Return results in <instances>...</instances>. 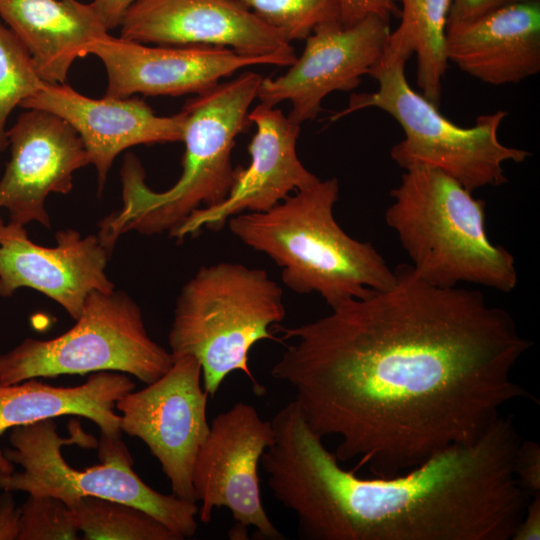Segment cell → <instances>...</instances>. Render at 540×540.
<instances>
[{
    "label": "cell",
    "mask_w": 540,
    "mask_h": 540,
    "mask_svg": "<svg viewBox=\"0 0 540 540\" xmlns=\"http://www.w3.org/2000/svg\"><path fill=\"white\" fill-rule=\"evenodd\" d=\"M540 539V494L531 497L511 540Z\"/></svg>",
    "instance_id": "4dcf8cb0"
},
{
    "label": "cell",
    "mask_w": 540,
    "mask_h": 540,
    "mask_svg": "<svg viewBox=\"0 0 540 540\" xmlns=\"http://www.w3.org/2000/svg\"><path fill=\"white\" fill-rule=\"evenodd\" d=\"M192 355L173 356L169 370L139 391H130L115 408L121 432L142 440L159 461L172 493L196 503L192 484L197 453L209 433L208 394Z\"/></svg>",
    "instance_id": "8fae6325"
},
{
    "label": "cell",
    "mask_w": 540,
    "mask_h": 540,
    "mask_svg": "<svg viewBox=\"0 0 540 540\" xmlns=\"http://www.w3.org/2000/svg\"><path fill=\"white\" fill-rule=\"evenodd\" d=\"M55 238L56 246L46 247L32 242L24 225L9 221L0 227V296L31 288L76 320L91 293L115 289L105 272L110 253L98 235L82 237L67 228Z\"/></svg>",
    "instance_id": "9a60e30c"
},
{
    "label": "cell",
    "mask_w": 540,
    "mask_h": 540,
    "mask_svg": "<svg viewBox=\"0 0 540 540\" xmlns=\"http://www.w3.org/2000/svg\"><path fill=\"white\" fill-rule=\"evenodd\" d=\"M405 64L381 59L370 74L378 81V89L351 94L348 106L332 115L330 122L363 109H380L404 131V139L390 151L392 160L401 168L427 165L439 169L471 192L505 184L503 164L521 163L530 156L528 151L500 141L498 131L507 112L480 115L473 126L460 127L411 88Z\"/></svg>",
    "instance_id": "52a82bcc"
},
{
    "label": "cell",
    "mask_w": 540,
    "mask_h": 540,
    "mask_svg": "<svg viewBox=\"0 0 540 540\" xmlns=\"http://www.w3.org/2000/svg\"><path fill=\"white\" fill-rule=\"evenodd\" d=\"M68 507L85 540H180L152 515L123 502L83 496Z\"/></svg>",
    "instance_id": "603a6c76"
},
{
    "label": "cell",
    "mask_w": 540,
    "mask_h": 540,
    "mask_svg": "<svg viewBox=\"0 0 540 540\" xmlns=\"http://www.w3.org/2000/svg\"><path fill=\"white\" fill-rule=\"evenodd\" d=\"M273 442L272 422L250 404L237 402L213 418L192 475L200 522L209 523L215 508L226 507L235 522L231 539H247L250 527L260 538L285 539L264 509L259 485L258 465Z\"/></svg>",
    "instance_id": "30bf717a"
},
{
    "label": "cell",
    "mask_w": 540,
    "mask_h": 540,
    "mask_svg": "<svg viewBox=\"0 0 540 540\" xmlns=\"http://www.w3.org/2000/svg\"><path fill=\"white\" fill-rule=\"evenodd\" d=\"M89 54L97 56L107 73L104 97L133 94L178 96L203 93L243 67L257 64L284 66L273 57H252L230 48L205 45L147 46L108 34Z\"/></svg>",
    "instance_id": "2e32d148"
},
{
    "label": "cell",
    "mask_w": 540,
    "mask_h": 540,
    "mask_svg": "<svg viewBox=\"0 0 540 540\" xmlns=\"http://www.w3.org/2000/svg\"><path fill=\"white\" fill-rule=\"evenodd\" d=\"M172 363V354L147 333L142 311L131 296L116 289L95 291L65 333L49 340L26 338L1 353L0 383L115 371L150 384Z\"/></svg>",
    "instance_id": "9c48e42d"
},
{
    "label": "cell",
    "mask_w": 540,
    "mask_h": 540,
    "mask_svg": "<svg viewBox=\"0 0 540 540\" xmlns=\"http://www.w3.org/2000/svg\"><path fill=\"white\" fill-rule=\"evenodd\" d=\"M291 43L324 22L340 21L337 0H237Z\"/></svg>",
    "instance_id": "d4e9b609"
},
{
    "label": "cell",
    "mask_w": 540,
    "mask_h": 540,
    "mask_svg": "<svg viewBox=\"0 0 540 540\" xmlns=\"http://www.w3.org/2000/svg\"><path fill=\"white\" fill-rule=\"evenodd\" d=\"M395 283L280 327L271 376L290 386L310 428L339 439V462L376 477L478 439L505 405L532 398L512 379L531 342L478 290L441 288L411 265Z\"/></svg>",
    "instance_id": "6da1fadb"
},
{
    "label": "cell",
    "mask_w": 540,
    "mask_h": 540,
    "mask_svg": "<svg viewBox=\"0 0 540 540\" xmlns=\"http://www.w3.org/2000/svg\"><path fill=\"white\" fill-rule=\"evenodd\" d=\"M75 432L69 438L60 437L52 419L12 428L9 434L12 448L5 449L3 454L22 470L0 473V489L53 496L67 506L83 496L119 501L149 513L180 540L195 535L196 503L148 486L133 470V459L121 438L101 435L98 453L101 464L84 470L70 466L62 454L64 445L96 446L93 437Z\"/></svg>",
    "instance_id": "ba28073f"
},
{
    "label": "cell",
    "mask_w": 540,
    "mask_h": 540,
    "mask_svg": "<svg viewBox=\"0 0 540 540\" xmlns=\"http://www.w3.org/2000/svg\"><path fill=\"white\" fill-rule=\"evenodd\" d=\"M135 388L122 372L92 373L85 383L55 387L36 378L20 383H0V436L7 430L60 416H80L96 424L101 435L121 438L120 416L114 412L117 400ZM0 451V473L13 471Z\"/></svg>",
    "instance_id": "44dd1931"
},
{
    "label": "cell",
    "mask_w": 540,
    "mask_h": 540,
    "mask_svg": "<svg viewBox=\"0 0 540 540\" xmlns=\"http://www.w3.org/2000/svg\"><path fill=\"white\" fill-rule=\"evenodd\" d=\"M10 159L0 179V208L10 221L37 222L50 227L46 199L68 194L73 173L90 164L74 128L61 117L41 109H26L7 130Z\"/></svg>",
    "instance_id": "5bb4252c"
},
{
    "label": "cell",
    "mask_w": 540,
    "mask_h": 540,
    "mask_svg": "<svg viewBox=\"0 0 540 540\" xmlns=\"http://www.w3.org/2000/svg\"><path fill=\"white\" fill-rule=\"evenodd\" d=\"M3 224H4V222H3V220H2V218H1V216H0V227H1Z\"/></svg>",
    "instance_id": "d6a6232c"
},
{
    "label": "cell",
    "mask_w": 540,
    "mask_h": 540,
    "mask_svg": "<svg viewBox=\"0 0 540 540\" xmlns=\"http://www.w3.org/2000/svg\"><path fill=\"white\" fill-rule=\"evenodd\" d=\"M512 469L517 484L529 498L540 494V446L536 441H520Z\"/></svg>",
    "instance_id": "4316f807"
},
{
    "label": "cell",
    "mask_w": 540,
    "mask_h": 540,
    "mask_svg": "<svg viewBox=\"0 0 540 540\" xmlns=\"http://www.w3.org/2000/svg\"><path fill=\"white\" fill-rule=\"evenodd\" d=\"M20 107L51 112L74 128L90 164L96 168L99 193L113 161L125 149L183 139L185 116L182 111L173 116H157L137 97L94 99L65 83H45Z\"/></svg>",
    "instance_id": "ac0fdd59"
},
{
    "label": "cell",
    "mask_w": 540,
    "mask_h": 540,
    "mask_svg": "<svg viewBox=\"0 0 540 540\" xmlns=\"http://www.w3.org/2000/svg\"><path fill=\"white\" fill-rule=\"evenodd\" d=\"M400 1V24L390 32L382 60L406 63L414 54L422 95L439 108L447 68L445 32L453 0Z\"/></svg>",
    "instance_id": "7402d4cb"
},
{
    "label": "cell",
    "mask_w": 540,
    "mask_h": 540,
    "mask_svg": "<svg viewBox=\"0 0 540 540\" xmlns=\"http://www.w3.org/2000/svg\"><path fill=\"white\" fill-rule=\"evenodd\" d=\"M44 84L27 49L0 22V155L8 147L6 124L10 113Z\"/></svg>",
    "instance_id": "cb8c5ba5"
},
{
    "label": "cell",
    "mask_w": 540,
    "mask_h": 540,
    "mask_svg": "<svg viewBox=\"0 0 540 540\" xmlns=\"http://www.w3.org/2000/svg\"><path fill=\"white\" fill-rule=\"evenodd\" d=\"M390 192L385 213L426 283L456 287L466 282L509 293L517 285L514 256L493 244L486 232V204L443 171L414 165Z\"/></svg>",
    "instance_id": "5b68a950"
},
{
    "label": "cell",
    "mask_w": 540,
    "mask_h": 540,
    "mask_svg": "<svg viewBox=\"0 0 540 540\" xmlns=\"http://www.w3.org/2000/svg\"><path fill=\"white\" fill-rule=\"evenodd\" d=\"M121 37L159 46L205 45L290 66L294 49L284 36L237 0H136L126 11Z\"/></svg>",
    "instance_id": "4fadbf2b"
},
{
    "label": "cell",
    "mask_w": 540,
    "mask_h": 540,
    "mask_svg": "<svg viewBox=\"0 0 540 540\" xmlns=\"http://www.w3.org/2000/svg\"><path fill=\"white\" fill-rule=\"evenodd\" d=\"M447 61L484 83L515 84L540 71V2L505 6L448 24Z\"/></svg>",
    "instance_id": "d6986e66"
},
{
    "label": "cell",
    "mask_w": 540,
    "mask_h": 540,
    "mask_svg": "<svg viewBox=\"0 0 540 540\" xmlns=\"http://www.w3.org/2000/svg\"><path fill=\"white\" fill-rule=\"evenodd\" d=\"M337 3L344 27L353 26L370 15L389 22L391 16L400 13L393 0H337Z\"/></svg>",
    "instance_id": "83f0119b"
},
{
    "label": "cell",
    "mask_w": 540,
    "mask_h": 540,
    "mask_svg": "<svg viewBox=\"0 0 540 540\" xmlns=\"http://www.w3.org/2000/svg\"><path fill=\"white\" fill-rule=\"evenodd\" d=\"M262 79L258 73L243 72L183 106V170L168 190H151L139 160L127 155L121 169L123 205L99 223L98 237L110 253L117 239L129 231L171 235L192 212L228 196L236 172L231 153L236 137L251 123L249 107Z\"/></svg>",
    "instance_id": "3957f363"
},
{
    "label": "cell",
    "mask_w": 540,
    "mask_h": 540,
    "mask_svg": "<svg viewBox=\"0 0 540 540\" xmlns=\"http://www.w3.org/2000/svg\"><path fill=\"white\" fill-rule=\"evenodd\" d=\"M0 18L49 84L65 83L73 62L109 34L90 3L77 0H0Z\"/></svg>",
    "instance_id": "ffe728a7"
},
{
    "label": "cell",
    "mask_w": 540,
    "mask_h": 540,
    "mask_svg": "<svg viewBox=\"0 0 540 540\" xmlns=\"http://www.w3.org/2000/svg\"><path fill=\"white\" fill-rule=\"evenodd\" d=\"M390 32L389 22L374 15L350 27L340 21L321 23L285 74L262 79L257 98L270 107L289 101L288 118L299 125L312 120L327 95L351 91L363 75L371 74L384 55Z\"/></svg>",
    "instance_id": "7c38bea8"
},
{
    "label": "cell",
    "mask_w": 540,
    "mask_h": 540,
    "mask_svg": "<svg viewBox=\"0 0 540 540\" xmlns=\"http://www.w3.org/2000/svg\"><path fill=\"white\" fill-rule=\"evenodd\" d=\"M248 119L256 126L248 145L249 165L236 168L233 186L221 203L192 212L171 237L182 240L204 228L219 230L231 217L267 211L319 179L297 155L299 124L262 103L249 112Z\"/></svg>",
    "instance_id": "e0dca14e"
},
{
    "label": "cell",
    "mask_w": 540,
    "mask_h": 540,
    "mask_svg": "<svg viewBox=\"0 0 540 540\" xmlns=\"http://www.w3.org/2000/svg\"><path fill=\"white\" fill-rule=\"evenodd\" d=\"M136 0H93L90 5L105 28L119 27L128 8Z\"/></svg>",
    "instance_id": "1f68e13d"
},
{
    "label": "cell",
    "mask_w": 540,
    "mask_h": 540,
    "mask_svg": "<svg viewBox=\"0 0 540 540\" xmlns=\"http://www.w3.org/2000/svg\"><path fill=\"white\" fill-rule=\"evenodd\" d=\"M21 507H17L12 492L0 495V540H18Z\"/></svg>",
    "instance_id": "f546056e"
},
{
    "label": "cell",
    "mask_w": 540,
    "mask_h": 540,
    "mask_svg": "<svg viewBox=\"0 0 540 540\" xmlns=\"http://www.w3.org/2000/svg\"><path fill=\"white\" fill-rule=\"evenodd\" d=\"M261 456L273 497L307 540H509L529 497L513 458L521 439L501 415L476 440L448 447L391 477L343 469L295 403L271 420Z\"/></svg>",
    "instance_id": "7a4b0ae2"
},
{
    "label": "cell",
    "mask_w": 540,
    "mask_h": 540,
    "mask_svg": "<svg viewBox=\"0 0 540 540\" xmlns=\"http://www.w3.org/2000/svg\"><path fill=\"white\" fill-rule=\"evenodd\" d=\"M285 313L283 290L264 269L236 262L203 266L177 297L170 353L198 360L203 388L211 398L235 371L263 393L250 370L249 353L261 340L279 341L269 329L282 322Z\"/></svg>",
    "instance_id": "8992f818"
},
{
    "label": "cell",
    "mask_w": 540,
    "mask_h": 540,
    "mask_svg": "<svg viewBox=\"0 0 540 540\" xmlns=\"http://www.w3.org/2000/svg\"><path fill=\"white\" fill-rule=\"evenodd\" d=\"M525 2L540 0H453L447 25L472 21L499 8Z\"/></svg>",
    "instance_id": "f1b7e54d"
},
{
    "label": "cell",
    "mask_w": 540,
    "mask_h": 540,
    "mask_svg": "<svg viewBox=\"0 0 540 540\" xmlns=\"http://www.w3.org/2000/svg\"><path fill=\"white\" fill-rule=\"evenodd\" d=\"M336 178L318 179L264 212L231 217L230 231L246 246L264 253L280 268L292 291L320 295L330 308L396 280L375 247L349 236L334 218Z\"/></svg>",
    "instance_id": "277c9868"
},
{
    "label": "cell",
    "mask_w": 540,
    "mask_h": 540,
    "mask_svg": "<svg viewBox=\"0 0 540 540\" xmlns=\"http://www.w3.org/2000/svg\"><path fill=\"white\" fill-rule=\"evenodd\" d=\"M72 511L61 499L29 495L21 506L18 540L79 539Z\"/></svg>",
    "instance_id": "484cf974"
}]
</instances>
